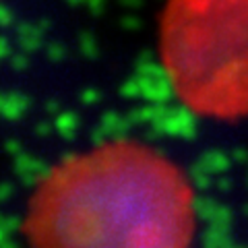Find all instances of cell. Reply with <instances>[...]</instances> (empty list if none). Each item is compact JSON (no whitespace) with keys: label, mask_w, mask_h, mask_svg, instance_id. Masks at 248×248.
Here are the masks:
<instances>
[{"label":"cell","mask_w":248,"mask_h":248,"mask_svg":"<svg viewBox=\"0 0 248 248\" xmlns=\"http://www.w3.org/2000/svg\"><path fill=\"white\" fill-rule=\"evenodd\" d=\"M161 56L176 91L195 110H248V0H170Z\"/></svg>","instance_id":"2"},{"label":"cell","mask_w":248,"mask_h":248,"mask_svg":"<svg viewBox=\"0 0 248 248\" xmlns=\"http://www.w3.org/2000/svg\"><path fill=\"white\" fill-rule=\"evenodd\" d=\"M31 248H190L192 192L180 168L112 141L52 168L29 201Z\"/></svg>","instance_id":"1"}]
</instances>
